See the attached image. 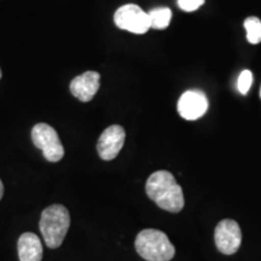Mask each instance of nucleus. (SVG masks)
Segmentation results:
<instances>
[{
  "mask_svg": "<svg viewBox=\"0 0 261 261\" xmlns=\"http://www.w3.org/2000/svg\"><path fill=\"white\" fill-rule=\"evenodd\" d=\"M0 79H2V70H0Z\"/></svg>",
  "mask_w": 261,
  "mask_h": 261,
  "instance_id": "nucleus-16",
  "label": "nucleus"
},
{
  "mask_svg": "<svg viewBox=\"0 0 261 261\" xmlns=\"http://www.w3.org/2000/svg\"><path fill=\"white\" fill-rule=\"evenodd\" d=\"M260 97H261V91H260Z\"/></svg>",
  "mask_w": 261,
  "mask_h": 261,
  "instance_id": "nucleus-17",
  "label": "nucleus"
},
{
  "mask_svg": "<svg viewBox=\"0 0 261 261\" xmlns=\"http://www.w3.org/2000/svg\"><path fill=\"white\" fill-rule=\"evenodd\" d=\"M19 261H41L42 244L39 237L33 232L21 234L17 242Z\"/></svg>",
  "mask_w": 261,
  "mask_h": 261,
  "instance_id": "nucleus-10",
  "label": "nucleus"
},
{
  "mask_svg": "<svg viewBox=\"0 0 261 261\" xmlns=\"http://www.w3.org/2000/svg\"><path fill=\"white\" fill-rule=\"evenodd\" d=\"M203 4H204V0H178L179 8L187 12L196 11V10Z\"/></svg>",
  "mask_w": 261,
  "mask_h": 261,
  "instance_id": "nucleus-14",
  "label": "nucleus"
},
{
  "mask_svg": "<svg viewBox=\"0 0 261 261\" xmlns=\"http://www.w3.org/2000/svg\"><path fill=\"white\" fill-rule=\"evenodd\" d=\"M114 22L120 29L135 34H144L151 28L148 12L135 4H127L117 9L114 15Z\"/></svg>",
  "mask_w": 261,
  "mask_h": 261,
  "instance_id": "nucleus-5",
  "label": "nucleus"
},
{
  "mask_svg": "<svg viewBox=\"0 0 261 261\" xmlns=\"http://www.w3.org/2000/svg\"><path fill=\"white\" fill-rule=\"evenodd\" d=\"M3 196H4V185H3V181L0 180V200L3 198Z\"/></svg>",
  "mask_w": 261,
  "mask_h": 261,
  "instance_id": "nucleus-15",
  "label": "nucleus"
},
{
  "mask_svg": "<svg viewBox=\"0 0 261 261\" xmlns=\"http://www.w3.org/2000/svg\"><path fill=\"white\" fill-rule=\"evenodd\" d=\"M69 226L70 215L64 205L52 204L42 211L39 227L45 243L51 249L61 247Z\"/></svg>",
  "mask_w": 261,
  "mask_h": 261,
  "instance_id": "nucleus-2",
  "label": "nucleus"
},
{
  "mask_svg": "<svg viewBox=\"0 0 261 261\" xmlns=\"http://www.w3.org/2000/svg\"><path fill=\"white\" fill-rule=\"evenodd\" d=\"M135 246L137 253L146 261H169L175 255V248L167 234L155 228L140 231Z\"/></svg>",
  "mask_w": 261,
  "mask_h": 261,
  "instance_id": "nucleus-3",
  "label": "nucleus"
},
{
  "mask_svg": "<svg viewBox=\"0 0 261 261\" xmlns=\"http://www.w3.org/2000/svg\"><path fill=\"white\" fill-rule=\"evenodd\" d=\"M150 17V23L151 28L155 29H165L167 28L172 19V11L168 8H159L154 9L148 12Z\"/></svg>",
  "mask_w": 261,
  "mask_h": 261,
  "instance_id": "nucleus-11",
  "label": "nucleus"
},
{
  "mask_svg": "<svg viewBox=\"0 0 261 261\" xmlns=\"http://www.w3.org/2000/svg\"><path fill=\"white\" fill-rule=\"evenodd\" d=\"M208 109V99L201 91L191 90L181 94L178 102V113L182 119L194 121L202 117Z\"/></svg>",
  "mask_w": 261,
  "mask_h": 261,
  "instance_id": "nucleus-8",
  "label": "nucleus"
},
{
  "mask_svg": "<svg viewBox=\"0 0 261 261\" xmlns=\"http://www.w3.org/2000/svg\"><path fill=\"white\" fill-rule=\"evenodd\" d=\"M214 242L220 253L232 255L240 249L242 243V231L240 225L232 219L221 220L215 227Z\"/></svg>",
  "mask_w": 261,
  "mask_h": 261,
  "instance_id": "nucleus-6",
  "label": "nucleus"
},
{
  "mask_svg": "<svg viewBox=\"0 0 261 261\" xmlns=\"http://www.w3.org/2000/svg\"><path fill=\"white\" fill-rule=\"evenodd\" d=\"M146 195L160 208L169 213H179L184 208V192L168 171H158L150 175L145 184Z\"/></svg>",
  "mask_w": 261,
  "mask_h": 261,
  "instance_id": "nucleus-1",
  "label": "nucleus"
},
{
  "mask_svg": "<svg viewBox=\"0 0 261 261\" xmlns=\"http://www.w3.org/2000/svg\"><path fill=\"white\" fill-rule=\"evenodd\" d=\"M32 140L48 162H58L63 159L64 148L60 137L56 129L47 123H38L33 127Z\"/></svg>",
  "mask_w": 261,
  "mask_h": 261,
  "instance_id": "nucleus-4",
  "label": "nucleus"
},
{
  "mask_svg": "<svg viewBox=\"0 0 261 261\" xmlns=\"http://www.w3.org/2000/svg\"><path fill=\"white\" fill-rule=\"evenodd\" d=\"M244 28L247 32V40L250 44L261 42V21L257 17H248L244 21Z\"/></svg>",
  "mask_w": 261,
  "mask_h": 261,
  "instance_id": "nucleus-12",
  "label": "nucleus"
},
{
  "mask_svg": "<svg viewBox=\"0 0 261 261\" xmlns=\"http://www.w3.org/2000/svg\"><path fill=\"white\" fill-rule=\"evenodd\" d=\"M253 84V73L250 70H243L242 73L240 74V77H238L237 81V87L240 93L247 94L248 91H249L250 86Z\"/></svg>",
  "mask_w": 261,
  "mask_h": 261,
  "instance_id": "nucleus-13",
  "label": "nucleus"
},
{
  "mask_svg": "<svg viewBox=\"0 0 261 261\" xmlns=\"http://www.w3.org/2000/svg\"><path fill=\"white\" fill-rule=\"evenodd\" d=\"M99 80L100 75L97 71H86L71 80L70 92L81 102H90L99 90Z\"/></svg>",
  "mask_w": 261,
  "mask_h": 261,
  "instance_id": "nucleus-9",
  "label": "nucleus"
},
{
  "mask_svg": "<svg viewBox=\"0 0 261 261\" xmlns=\"http://www.w3.org/2000/svg\"><path fill=\"white\" fill-rule=\"evenodd\" d=\"M126 132L120 125H113L104 130L97 143V150L100 159L112 161L119 155L125 143Z\"/></svg>",
  "mask_w": 261,
  "mask_h": 261,
  "instance_id": "nucleus-7",
  "label": "nucleus"
}]
</instances>
